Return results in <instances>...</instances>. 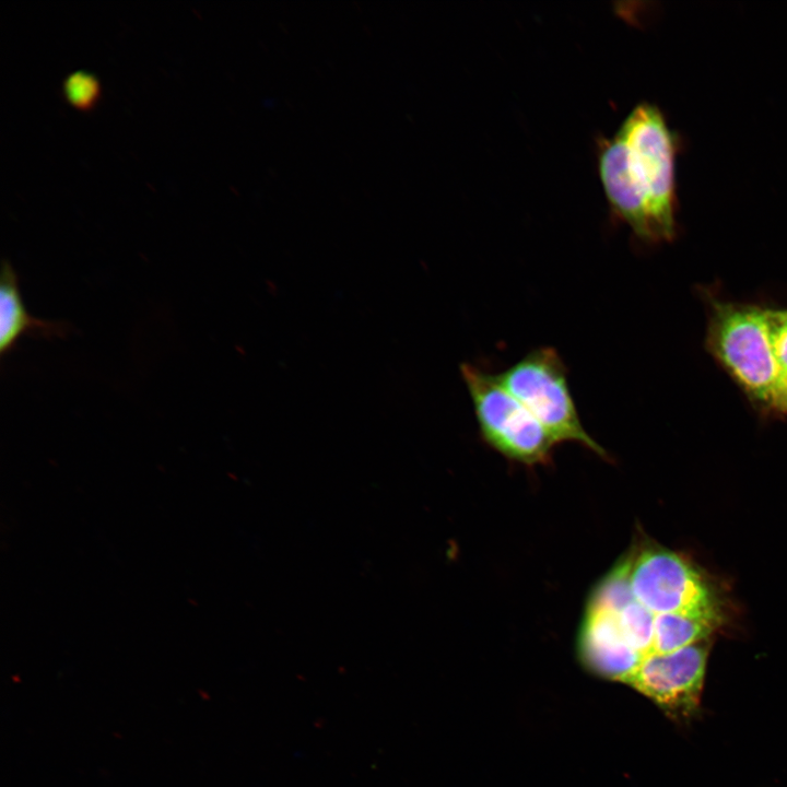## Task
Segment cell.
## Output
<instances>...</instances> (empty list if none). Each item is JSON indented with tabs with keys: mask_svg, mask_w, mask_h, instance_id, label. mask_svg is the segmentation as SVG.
<instances>
[{
	"mask_svg": "<svg viewBox=\"0 0 787 787\" xmlns=\"http://www.w3.org/2000/svg\"><path fill=\"white\" fill-rule=\"evenodd\" d=\"M678 149L659 108L642 103L600 150L599 176L611 210L642 240L676 235Z\"/></svg>",
	"mask_w": 787,
	"mask_h": 787,
	"instance_id": "1",
	"label": "cell"
},
{
	"mask_svg": "<svg viewBox=\"0 0 787 787\" xmlns=\"http://www.w3.org/2000/svg\"><path fill=\"white\" fill-rule=\"evenodd\" d=\"M712 354L753 399L768 402L782 374L768 319V308L717 303L708 325Z\"/></svg>",
	"mask_w": 787,
	"mask_h": 787,
	"instance_id": "2",
	"label": "cell"
},
{
	"mask_svg": "<svg viewBox=\"0 0 787 787\" xmlns=\"http://www.w3.org/2000/svg\"><path fill=\"white\" fill-rule=\"evenodd\" d=\"M500 383L557 442H576L607 458L585 431L567 381V368L551 346H540L496 375Z\"/></svg>",
	"mask_w": 787,
	"mask_h": 787,
	"instance_id": "3",
	"label": "cell"
},
{
	"mask_svg": "<svg viewBox=\"0 0 787 787\" xmlns=\"http://www.w3.org/2000/svg\"><path fill=\"white\" fill-rule=\"evenodd\" d=\"M460 373L471 398L482 438L509 459L525 465L550 460L557 442L497 379L463 363Z\"/></svg>",
	"mask_w": 787,
	"mask_h": 787,
	"instance_id": "4",
	"label": "cell"
},
{
	"mask_svg": "<svg viewBox=\"0 0 787 787\" xmlns=\"http://www.w3.org/2000/svg\"><path fill=\"white\" fill-rule=\"evenodd\" d=\"M629 557L633 595L651 613H681L723 621L716 591L683 555L651 544L631 552Z\"/></svg>",
	"mask_w": 787,
	"mask_h": 787,
	"instance_id": "5",
	"label": "cell"
},
{
	"mask_svg": "<svg viewBox=\"0 0 787 787\" xmlns=\"http://www.w3.org/2000/svg\"><path fill=\"white\" fill-rule=\"evenodd\" d=\"M708 657L707 641L667 654L646 655L626 682L677 717L700 705Z\"/></svg>",
	"mask_w": 787,
	"mask_h": 787,
	"instance_id": "6",
	"label": "cell"
},
{
	"mask_svg": "<svg viewBox=\"0 0 787 787\" xmlns=\"http://www.w3.org/2000/svg\"><path fill=\"white\" fill-rule=\"evenodd\" d=\"M580 650L594 671L625 683L644 658L627 644L613 612L589 607L582 631Z\"/></svg>",
	"mask_w": 787,
	"mask_h": 787,
	"instance_id": "7",
	"label": "cell"
},
{
	"mask_svg": "<svg viewBox=\"0 0 787 787\" xmlns=\"http://www.w3.org/2000/svg\"><path fill=\"white\" fill-rule=\"evenodd\" d=\"M70 326L63 321L43 320L32 316L22 302L16 272L3 260L0 277V355L4 357L22 336L64 338Z\"/></svg>",
	"mask_w": 787,
	"mask_h": 787,
	"instance_id": "8",
	"label": "cell"
},
{
	"mask_svg": "<svg viewBox=\"0 0 787 787\" xmlns=\"http://www.w3.org/2000/svg\"><path fill=\"white\" fill-rule=\"evenodd\" d=\"M721 622L681 613L656 614L653 653L667 654L707 641Z\"/></svg>",
	"mask_w": 787,
	"mask_h": 787,
	"instance_id": "9",
	"label": "cell"
},
{
	"mask_svg": "<svg viewBox=\"0 0 787 787\" xmlns=\"http://www.w3.org/2000/svg\"><path fill=\"white\" fill-rule=\"evenodd\" d=\"M613 613L627 644L644 657L651 654L655 614L642 606L636 599L620 611Z\"/></svg>",
	"mask_w": 787,
	"mask_h": 787,
	"instance_id": "10",
	"label": "cell"
},
{
	"mask_svg": "<svg viewBox=\"0 0 787 787\" xmlns=\"http://www.w3.org/2000/svg\"><path fill=\"white\" fill-rule=\"evenodd\" d=\"M634 600L630 583V557L626 556L598 585L589 608L618 612Z\"/></svg>",
	"mask_w": 787,
	"mask_h": 787,
	"instance_id": "11",
	"label": "cell"
},
{
	"mask_svg": "<svg viewBox=\"0 0 787 787\" xmlns=\"http://www.w3.org/2000/svg\"><path fill=\"white\" fill-rule=\"evenodd\" d=\"M62 92L70 105L86 110L97 102L101 85L93 73L85 70H75L64 78Z\"/></svg>",
	"mask_w": 787,
	"mask_h": 787,
	"instance_id": "12",
	"label": "cell"
},
{
	"mask_svg": "<svg viewBox=\"0 0 787 787\" xmlns=\"http://www.w3.org/2000/svg\"><path fill=\"white\" fill-rule=\"evenodd\" d=\"M774 353L782 373H787V309H768Z\"/></svg>",
	"mask_w": 787,
	"mask_h": 787,
	"instance_id": "13",
	"label": "cell"
},
{
	"mask_svg": "<svg viewBox=\"0 0 787 787\" xmlns=\"http://www.w3.org/2000/svg\"><path fill=\"white\" fill-rule=\"evenodd\" d=\"M767 404L787 415V373L780 374Z\"/></svg>",
	"mask_w": 787,
	"mask_h": 787,
	"instance_id": "14",
	"label": "cell"
}]
</instances>
